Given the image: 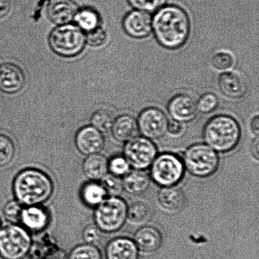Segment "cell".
<instances>
[{"instance_id":"cell-1","label":"cell","mask_w":259,"mask_h":259,"mask_svg":"<svg viewBox=\"0 0 259 259\" xmlns=\"http://www.w3.org/2000/svg\"><path fill=\"white\" fill-rule=\"evenodd\" d=\"M152 30L161 47L168 50L179 49L189 37V15L182 8L175 5L162 7L152 18Z\"/></svg>"},{"instance_id":"cell-2","label":"cell","mask_w":259,"mask_h":259,"mask_svg":"<svg viewBox=\"0 0 259 259\" xmlns=\"http://www.w3.org/2000/svg\"><path fill=\"white\" fill-rule=\"evenodd\" d=\"M15 200L23 206L42 205L52 197L54 184L44 171L36 168L22 170L13 182Z\"/></svg>"},{"instance_id":"cell-3","label":"cell","mask_w":259,"mask_h":259,"mask_svg":"<svg viewBox=\"0 0 259 259\" xmlns=\"http://www.w3.org/2000/svg\"><path fill=\"white\" fill-rule=\"evenodd\" d=\"M241 135L239 123L227 115L210 118L203 130L205 144L219 153H227L234 150L239 144Z\"/></svg>"},{"instance_id":"cell-4","label":"cell","mask_w":259,"mask_h":259,"mask_svg":"<svg viewBox=\"0 0 259 259\" xmlns=\"http://www.w3.org/2000/svg\"><path fill=\"white\" fill-rule=\"evenodd\" d=\"M182 161L185 170L199 179L212 176L220 166L218 152L205 143L195 144L188 147Z\"/></svg>"},{"instance_id":"cell-5","label":"cell","mask_w":259,"mask_h":259,"mask_svg":"<svg viewBox=\"0 0 259 259\" xmlns=\"http://www.w3.org/2000/svg\"><path fill=\"white\" fill-rule=\"evenodd\" d=\"M127 209V203L122 198L107 197L95 208L94 222L103 233L118 232L126 222Z\"/></svg>"},{"instance_id":"cell-6","label":"cell","mask_w":259,"mask_h":259,"mask_svg":"<svg viewBox=\"0 0 259 259\" xmlns=\"http://www.w3.org/2000/svg\"><path fill=\"white\" fill-rule=\"evenodd\" d=\"M48 42L56 54L62 57H74L84 49L85 34L75 24L58 25L51 32Z\"/></svg>"},{"instance_id":"cell-7","label":"cell","mask_w":259,"mask_h":259,"mask_svg":"<svg viewBox=\"0 0 259 259\" xmlns=\"http://www.w3.org/2000/svg\"><path fill=\"white\" fill-rule=\"evenodd\" d=\"M32 245L31 235L22 225L10 223L0 229V257L3 259H24Z\"/></svg>"},{"instance_id":"cell-8","label":"cell","mask_w":259,"mask_h":259,"mask_svg":"<svg viewBox=\"0 0 259 259\" xmlns=\"http://www.w3.org/2000/svg\"><path fill=\"white\" fill-rule=\"evenodd\" d=\"M182 159L171 152L157 154L150 166L149 176L152 182L161 187L178 185L185 175Z\"/></svg>"},{"instance_id":"cell-9","label":"cell","mask_w":259,"mask_h":259,"mask_svg":"<svg viewBox=\"0 0 259 259\" xmlns=\"http://www.w3.org/2000/svg\"><path fill=\"white\" fill-rule=\"evenodd\" d=\"M156 144L144 137H136L126 142L123 147V156L134 169L149 168L157 156Z\"/></svg>"},{"instance_id":"cell-10","label":"cell","mask_w":259,"mask_h":259,"mask_svg":"<svg viewBox=\"0 0 259 259\" xmlns=\"http://www.w3.org/2000/svg\"><path fill=\"white\" fill-rule=\"evenodd\" d=\"M139 132L150 140H157L167 132L168 120L163 111L156 107H149L142 110L137 121Z\"/></svg>"},{"instance_id":"cell-11","label":"cell","mask_w":259,"mask_h":259,"mask_svg":"<svg viewBox=\"0 0 259 259\" xmlns=\"http://www.w3.org/2000/svg\"><path fill=\"white\" fill-rule=\"evenodd\" d=\"M105 142L104 134L92 125L80 128L75 137L76 148L86 156L100 153L105 148Z\"/></svg>"},{"instance_id":"cell-12","label":"cell","mask_w":259,"mask_h":259,"mask_svg":"<svg viewBox=\"0 0 259 259\" xmlns=\"http://www.w3.org/2000/svg\"><path fill=\"white\" fill-rule=\"evenodd\" d=\"M167 111L172 120L182 123L189 122L197 115L196 101L189 95L179 94L170 100Z\"/></svg>"},{"instance_id":"cell-13","label":"cell","mask_w":259,"mask_h":259,"mask_svg":"<svg viewBox=\"0 0 259 259\" xmlns=\"http://www.w3.org/2000/svg\"><path fill=\"white\" fill-rule=\"evenodd\" d=\"M122 25L129 36L136 39L148 37L152 32V19L148 13L132 10L123 18Z\"/></svg>"},{"instance_id":"cell-14","label":"cell","mask_w":259,"mask_h":259,"mask_svg":"<svg viewBox=\"0 0 259 259\" xmlns=\"http://www.w3.org/2000/svg\"><path fill=\"white\" fill-rule=\"evenodd\" d=\"M49 212L42 205L24 206L19 222L29 232L39 233L47 228L50 223Z\"/></svg>"},{"instance_id":"cell-15","label":"cell","mask_w":259,"mask_h":259,"mask_svg":"<svg viewBox=\"0 0 259 259\" xmlns=\"http://www.w3.org/2000/svg\"><path fill=\"white\" fill-rule=\"evenodd\" d=\"M24 72L19 66L11 63L0 66V90L7 94H14L22 90L25 84Z\"/></svg>"},{"instance_id":"cell-16","label":"cell","mask_w":259,"mask_h":259,"mask_svg":"<svg viewBox=\"0 0 259 259\" xmlns=\"http://www.w3.org/2000/svg\"><path fill=\"white\" fill-rule=\"evenodd\" d=\"M77 11V5L71 0H51L47 7L48 17L57 25L71 24Z\"/></svg>"},{"instance_id":"cell-17","label":"cell","mask_w":259,"mask_h":259,"mask_svg":"<svg viewBox=\"0 0 259 259\" xmlns=\"http://www.w3.org/2000/svg\"><path fill=\"white\" fill-rule=\"evenodd\" d=\"M134 242L137 248L144 253H151L158 250L162 243V235L157 228L144 225L135 233Z\"/></svg>"},{"instance_id":"cell-18","label":"cell","mask_w":259,"mask_h":259,"mask_svg":"<svg viewBox=\"0 0 259 259\" xmlns=\"http://www.w3.org/2000/svg\"><path fill=\"white\" fill-rule=\"evenodd\" d=\"M139 251L133 239L128 237L115 238L106 246V258L138 259Z\"/></svg>"},{"instance_id":"cell-19","label":"cell","mask_w":259,"mask_h":259,"mask_svg":"<svg viewBox=\"0 0 259 259\" xmlns=\"http://www.w3.org/2000/svg\"><path fill=\"white\" fill-rule=\"evenodd\" d=\"M157 199L160 206L168 213L179 212L186 202L184 192L177 185L161 187L157 192Z\"/></svg>"},{"instance_id":"cell-20","label":"cell","mask_w":259,"mask_h":259,"mask_svg":"<svg viewBox=\"0 0 259 259\" xmlns=\"http://www.w3.org/2000/svg\"><path fill=\"white\" fill-rule=\"evenodd\" d=\"M110 132L116 141L126 143L138 134L137 120L127 114L119 116L113 120Z\"/></svg>"},{"instance_id":"cell-21","label":"cell","mask_w":259,"mask_h":259,"mask_svg":"<svg viewBox=\"0 0 259 259\" xmlns=\"http://www.w3.org/2000/svg\"><path fill=\"white\" fill-rule=\"evenodd\" d=\"M218 84L223 95L230 98H242L247 93V85L244 80L232 72H225L221 74Z\"/></svg>"},{"instance_id":"cell-22","label":"cell","mask_w":259,"mask_h":259,"mask_svg":"<svg viewBox=\"0 0 259 259\" xmlns=\"http://www.w3.org/2000/svg\"><path fill=\"white\" fill-rule=\"evenodd\" d=\"M108 159L101 153L89 155L83 160L82 171L91 181L100 182L108 174Z\"/></svg>"},{"instance_id":"cell-23","label":"cell","mask_w":259,"mask_h":259,"mask_svg":"<svg viewBox=\"0 0 259 259\" xmlns=\"http://www.w3.org/2000/svg\"><path fill=\"white\" fill-rule=\"evenodd\" d=\"M123 190L128 194L139 195L148 190L151 179L145 170H131L122 178Z\"/></svg>"},{"instance_id":"cell-24","label":"cell","mask_w":259,"mask_h":259,"mask_svg":"<svg viewBox=\"0 0 259 259\" xmlns=\"http://www.w3.org/2000/svg\"><path fill=\"white\" fill-rule=\"evenodd\" d=\"M80 196L83 204L92 208L97 207L108 197L100 182L91 180L81 187Z\"/></svg>"},{"instance_id":"cell-25","label":"cell","mask_w":259,"mask_h":259,"mask_svg":"<svg viewBox=\"0 0 259 259\" xmlns=\"http://www.w3.org/2000/svg\"><path fill=\"white\" fill-rule=\"evenodd\" d=\"M73 21L83 32H89L100 27L101 20L100 14L96 10L83 8L78 10Z\"/></svg>"},{"instance_id":"cell-26","label":"cell","mask_w":259,"mask_h":259,"mask_svg":"<svg viewBox=\"0 0 259 259\" xmlns=\"http://www.w3.org/2000/svg\"><path fill=\"white\" fill-rule=\"evenodd\" d=\"M152 212L147 203L136 201L128 205L126 222L134 225H144L151 220Z\"/></svg>"},{"instance_id":"cell-27","label":"cell","mask_w":259,"mask_h":259,"mask_svg":"<svg viewBox=\"0 0 259 259\" xmlns=\"http://www.w3.org/2000/svg\"><path fill=\"white\" fill-rule=\"evenodd\" d=\"M68 259H103V257L97 245L85 243L73 248Z\"/></svg>"},{"instance_id":"cell-28","label":"cell","mask_w":259,"mask_h":259,"mask_svg":"<svg viewBox=\"0 0 259 259\" xmlns=\"http://www.w3.org/2000/svg\"><path fill=\"white\" fill-rule=\"evenodd\" d=\"M108 172L122 179L131 170V165L123 155H115L108 159Z\"/></svg>"},{"instance_id":"cell-29","label":"cell","mask_w":259,"mask_h":259,"mask_svg":"<svg viewBox=\"0 0 259 259\" xmlns=\"http://www.w3.org/2000/svg\"><path fill=\"white\" fill-rule=\"evenodd\" d=\"M15 155V146L10 137L0 135V167L11 163Z\"/></svg>"},{"instance_id":"cell-30","label":"cell","mask_w":259,"mask_h":259,"mask_svg":"<svg viewBox=\"0 0 259 259\" xmlns=\"http://www.w3.org/2000/svg\"><path fill=\"white\" fill-rule=\"evenodd\" d=\"M113 121L110 113L105 110L96 111L91 118V125L103 134L111 131Z\"/></svg>"},{"instance_id":"cell-31","label":"cell","mask_w":259,"mask_h":259,"mask_svg":"<svg viewBox=\"0 0 259 259\" xmlns=\"http://www.w3.org/2000/svg\"><path fill=\"white\" fill-rule=\"evenodd\" d=\"M100 182L108 197H118L123 191L122 179L109 172Z\"/></svg>"},{"instance_id":"cell-32","label":"cell","mask_w":259,"mask_h":259,"mask_svg":"<svg viewBox=\"0 0 259 259\" xmlns=\"http://www.w3.org/2000/svg\"><path fill=\"white\" fill-rule=\"evenodd\" d=\"M213 67L220 71H228L235 64L234 57L230 53L221 52L213 55L211 60Z\"/></svg>"},{"instance_id":"cell-33","label":"cell","mask_w":259,"mask_h":259,"mask_svg":"<svg viewBox=\"0 0 259 259\" xmlns=\"http://www.w3.org/2000/svg\"><path fill=\"white\" fill-rule=\"evenodd\" d=\"M132 7L146 13L156 12L164 7L166 0H127Z\"/></svg>"},{"instance_id":"cell-34","label":"cell","mask_w":259,"mask_h":259,"mask_svg":"<svg viewBox=\"0 0 259 259\" xmlns=\"http://www.w3.org/2000/svg\"><path fill=\"white\" fill-rule=\"evenodd\" d=\"M218 99L217 96L211 93H205L198 100L197 108L200 113L207 114L212 112L218 106Z\"/></svg>"},{"instance_id":"cell-35","label":"cell","mask_w":259,"mask_h":259,"mask_svg":"<svg viewBox=\"0 0 259 259\" xmlns=\"http://www.w3.org/2000/svg\"><path fill=\"white\" fill-rule=\"evenodd\" d=\"M24 206L17 200H12L5 204L3 210L5 219L11 223L19 222Z\"/></svg>"},{"instance_id":"cell-36","label":"cell","mask_w":259,"mask_h":259,"mask_svg":"<svg viewBox=\"0 0 259 259\" xmlns=\"http://www.w3.org/2000/svg\"><path fill=\"white\" fill-rule=\"evenodd\" d=\"M86 44L93 47H100L107 40V34L102 27H99L96 29L87 32L85 35Z\"/></svg>"},{"instance_id":"cell-37","label":"cell","mask_w":259,"mask_h":259,"mask_svg":"<svg viewBox=\"0 0 259 259\" xmlns=\"http://www.w3.org/2000/svg\"><path fill=\"white\" fill-rule=\"evenodd\" d=\"M102 232L95 223L86 226L82 232V238L85 243L97 245L102 238Z\"/></svg>"},{"instance_id":"cell-38","label":"cell","mask_w":259,"mask_h":259,"mask_svg":"<svg viewBox=\"0 0 259 259\" xmlns=\"http://www.w3.org/2000/svg\"><path fill=\"white\" fill-rule=\"evenodd\" d=\"M184 125L180 121L172 120L168 121L167 126V132L172 137H179L182 136L184 132Z\"/></svg>"},{"instance_id":"cell-39","label":"cell","mask_w":259,"mask_h":259,"mask_svg":"<svg viewBox=\"0 0 259 259\" xmlns=\"http://www.w3.org/2000/svg\"><path fill=\"white\" fill-rule=\"evenodd\" d=\"M11 9L10 0H0V19L5 17L9 14Z\"/></svg>"},{"instance_id":"cell-40","label":"cell","mask_w":259,"mask_h":259,"mask_svg":"<svg viewBox=\"0 0 259 259\" xmlns=\"http://www.w3.org/2000/svg\"><path fill=\"white\" fill-rule=\"evenodd\" d=\"M250 130L254 136L258 137L259 131V117L258 115L254 116L251 121Z\"/></svg>"},{"instance_id":"cell-41","label":"cell","mask_w":259,"mask_h":259,"mask_svg":"<svg viewBox=\"0 0 259 259\" xmlns=\"http://www.w3.org/2000/svg\"><path fill=\"white\" fill-rule=\"evenodd\" d=\"M259 146H258V137H256V139L253 142L252 147V153L253 157L256 159V161H258L259 156Z\"/></svg>"},{"instance_id":"cell-42","label":"cell","mask_w":259,"mask_h":259,"mask_svg":"<svg viewBox=\"0 0 259 259\" xmlns=\"http://www.w3.org/2000/svg\"><path fill=\"white\" fill-rule=\"evenodd\" d=\"M2 228V222L1 220H0V229H1Z\"/></svg>"}]
</instances>
